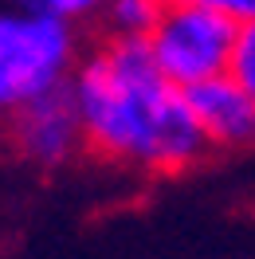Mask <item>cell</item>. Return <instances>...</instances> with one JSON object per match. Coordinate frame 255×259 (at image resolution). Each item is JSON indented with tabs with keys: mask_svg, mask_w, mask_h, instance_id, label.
I'll return each instance as SVG.
<instances>
[{
	"mask_svg": "<svg viewBox=\"0 0 255 259\" xmlns=\"http://www.w3.org/2000/svg\"><path fill=\"white\" fill-rule=\"evenodd\" d=\"M87 153L134 173H181L208 153L189 95L165 79L142 39H102L71 79Z\"/></svg>",
	"mask_w": 255,
	"mask_h": 259,
	"instance_id": "obj_1",
	"label": "cell"
},
{
	"mask_svg": "<svg viewBox=\"0 0 255 259\" xmlns=\"http://www.w3.org/2000/svg\"><path fill=\"white\" fill-rule=\"evenodd\" d=\"M71 20L44 8H8L0 16V102L12 114L44 95L67 91L79 71Z\"/></svg>",
	"mask_w": 255,
	"mask_h": 259,
	"instance_id": "obj_2",
	"label": "cell"
},
{
	"mask_svg": "<svg viewBox=\"0 0 255 259\" xmlns=\"http://www.w3.org/2000/svg\"><path fill=\"white\" fill-rule=\"evenodd\" d=\"M239 20L212 4H165L157 28L145 35L153 63L181 91L220 79L232 67Z\"/></svg>",
	"mask_w": 255,
	"mask_h": 259,
	"instance_id": "obj_3",
	"label": "cell"
},
{
	"mask_svg": "<svg viewBox=\"0 0 255 259\" xmlns=\"http://www.w3.org/2000/svg\"><path fill=\"white\" fill-rule=\"evenodd\" d=\"M8 142L20 161L35 169H59L71 157H79L87 149V134H82V118L71 98V87L8 114Z\"/></svg>",
	"mask_w": 255,
	"mask_h": 259,
	"instance_id": "obj_4",
	"label": "cell"
},
{
	"mask_svg": "<svg viewBox=\"0 0 255 259\" xmlns=\"http://www.w3.org/2000/svg\"><path fill=\"white\" fill-rule=\"evenodd\" d=\"M185 95H189V106L196 114V126L204 134L208 149H224V153L255 149V98L232 75L189 87Z\"/></svg>",
	"mask_w": 255,
	"mask_h": 259,
	"instance_id": "obj_5",
	"label": "cell"
},
{
	"mask_svg": "<svg viewBox=\"0 0 255 259\" xmlns=\"http://www.w3.org/2000/svg\"><path fill=\"white\" fill-rule=\"evenodd\" d=\"M165 0H110V8L102 12L106 39H142L157 28Z\"/></svg>",
	"mask_w": 255,
	"mask_h": 259,
	"instance_id": "obj_6",
	"label": "cell"
},
{
	"mask_svg": "<svg viewBox=\"0 0 255 259\" xmlns=\"http://www.w3.org/2000/svg\"><path fill=\"white\" fill-rule=\"evenodd\" d=\"M228 75L255 98V20H243L236 35V51H232V67Z\"/></svg>",
	"mask_w": 255,
	"mask_h": 259,
	"instance_id": "obj_7",
	"label": "cell"
},
{
	"mask_svg": "<svg viewBox=\"0 0 255 259\" xmlns=\"http://www.w3.org/2000/svg\"><path fill=\"white\" fill-rule=\"evenodd\" d=\"M12 8H44V12H55L75 24V20L102 16L110 8V0H12Z\"/></svg>",
	"mask_w": 255,
	"mask_h": 259,
	"instance_id": "obj_8",
	"label": "cell"
},
{
	"mask_svg": "<svg viewBox=\"0 0 255 259\" xmlns=\"http://www.w3.org/2000/svg\"><path fill=\"white\" fill-rule=\"evenodd\" d=\"M165 4H212V8H224L228 16H236L239 24L255 20V0H165Z\"/></svg>",
	"mask_w": 255,
	"mask_h": 259,
	"instance_id": "obj_9",
	"label": "cell"
}]
</instances>
